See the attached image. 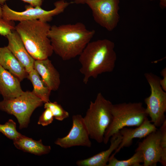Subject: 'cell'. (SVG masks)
I'll return each mask as SVG.
<instances>
[{
	"label": "cell",
	"instance_id": "obj_1",
	"mask_svg": "<svg viewBox=\"0 0 166 166\" xmlns=\"http://www.w3.org/2000/svg\"><path fill=\"white\" fill-rule=\"evenodd\" d=\"M95 33L82 23L51 26L48 34L53 52L63 60L68 61L81 54Z\"/></svg>",
	"mask_w": 166,
	"mask_h": 166
},
{
	"label": "cell",
	"instance_id": "obj_2",
	"mask_svg": "<svg viewBox=\"0 0 166 166\" xmlns=\"http://www.w3.org/2000/svg\"><path fill=\"white\" fill-rule=\"evenodd\" d=\"M79 56V71L85 84L91 78L113 71L117 58L114 43L106 39L90 41Z\"/></svg>",
	"mask_w": 166,
	"mask_h": 166
},
{
	"label": "cell",
	"instance_id": "obj_3",
	"mask_svg": "<svg viewBox=\"0 0 166 166\" xmlns=\"http://www.w3.org/2000/svg\"><path fill=\"white\" fill-rule=\"evenodd\" d=\"M51 26L38 20L19 22L15 30L27 50L35 60L48 58L53 52L48 34Z\"/></svg>",
	"mask_w": 166,
	"mask_h": 166
},
{
	"label": "cell",
	"instance_id": "obj_4",
	"mask_svg": "<svg viewBox=\"0 0 166 166\" xmlns=\"http://www.w3.org/2000/svg\"><path fill=\"white\" fill-rule=\"evenodd\" d=\"M112 121L106 130L103 142L107 144L110 138L124 127L138 126L148 116L140 102L122 103L113 104Z\"/></svg>",
	"mask_w": 166,
	"mask_h": 166
},
{
	"label": "cell",
	"instance_id": "obj_5",
	"mask_svg": "<svg viewBox=\"0 0 166 166\" xmlns=\"http://www.w3.org/2000/svg\"><path fill=\"white\" fill-rule=\"evenodd\" d=\"M112 105L101 93H98L94 101L90 102L83 117L90 137L98 143L103 142L105 132L112 121Z\"/></svg>",
	"mask_w": 166,
	"mask_h": 166
},
{
	"label": "cell",
	"instance_id": "obj_6",
	"mask_svg": "<svg viewBox=\"0 0 166 166\" xmlns=\"http://www.w3.org/2000/svg\"><path fill=\"white\" fill-rule=\"evenodd\" d=\"M43 103L32 91H24L17 97L0 101V110L14 115L18 120L19 128L22 129L27 127L33 113Z\"/></svg>",
	"mask_w": 166,
	"mask_h": 166
},
{
	"label": "cell",
	"instance_id": "obj_7",
	"mask_svg": "<svg viewBox=\"0 0 166 166\" xmlns=\"http://www.w3.org/2000/svg\"><path fill=\"white\" fill-rule=\"evenodd\" d=\"M144 76L151 90L149 96L144 100L146 110L151 122L156 127H160L166 120V92L161 87L158 76L150 73H145Z\"/></svg>",
	"mask_w": 166,
	"mask_h": 166
},
{
	"label": "cell",
	"instance_id": "obj_8",
	"mask_svg": "<svg viewBox=\"0 0 166 166\" xmlns=\"http://www.w3.org/2000/svg\"><path fill=\"white\" fill-rule=\"evenodd\" d=\"M70 4L64 0L58 1L54 3V8L50 10H45L41 6H26L25 10L21 12L14 10L5 4L2 6V18L8 21L38 20L47 22L51 21L53 16L63 12Z\"/></svg>",
	"mask_w": 166,
	"mask_h": 166
},
{
	"label": "cell",
	"instance_id": "obj_9",
	"mask_svg": "<svg viewBox=\"0 0 166 166\" xmlns=\"http://www.w3.org/2000/svg\"><path fill=\"white\" fill-rule=\"evenodd\" d=\"M120 0H87L85 4L91 9L95 21L109 31L119 21Z\"/></svg>",
	"mask_w": 166,
	"mask_h": 166
},
{
	"label": "cell",
	"instance_id": "obj_10",
	"mask_svg": "<svg viewBox=\"0 0 166 166\" xmlns=\"http://www.w3.org/2000/svg\"><path fill=\"white\" fill-rule=\"evenodd\" d=\"M72 126L68 134L65 136L58 138L55 142L56 144L66 148L75 146L90 148L91 142L88 130L81 115L73 116Z\"/></svg>",
	"mask_w": 166,
	"mask_h": 166
},
{
	"label": "cell",
	"instance_id": "obj_11",
	"mask_svg": "<svg viewBox=\"0 0 166 166\" xmlns=\"http://www.w3.org/2000/svg\"><path fill=\"white\" fill-rule=\"evenodd\" d=\"M140 142L136 150L140 151L143 157L144 166H156L160 162L161 151V134L159 129L152 132Z\"/></svg>",
	"mask_w": 166,
	"mask_h": 166
},
{
	"label": "cell",
	"instance_id": "obj_12",
	"mask_svg": "<svg viewBox=\"0 0 166 166\" xmlns=\"http://www.w3.org/2000/svg\"><path fill=\"white\" fill-rule=\"evenodd\" d=\"M6 37L8 41L7 47L28 73L34 69L35 60L27 50L19 34L15 30Z\"/></svg>",
	"mask_w": 166,
	"mask_h": 166
},
{
	"label": "cell",
	"instance_id": "obj_13",
	"mask_svg": "<svg viewBox=\"0 0 166 166\" xmlns=\"http://www.w3.org/2000/svg\"><path fill=\"white\" fill-rule=\"evenodd\" d=\"M157 129L156 127L151 122L147 117L140 125L136 128H128L126 127L123 128L119 131L122 136L121 141L113 154L115 156L124 147L130 146L132 144L134 139L145 137Z\"/></svg>",
	"mask_w": 166,
	"mask_h": 166
},
{
	"label": "cell",
	"instance_id": "obj_14",
	"mask_svg": "<svg viewBox=\"0 0 166 166\" xmlns=\"http://www.w3.org/2000/svg\"><path fill=\"white\" fill-rule=\"evenodd\" d=\"M34 69L51 91L58 89L61 84L60 75L48 58L35 60Z\"/></svg>",
	"mask_w": 166,
	"mask_h": 166
},
{
	"label": "cell",
	"instance_id": "obj_15",
	"mask_svg": "<svg viewBox=\"0 0 166 166\" xmlns=\"http://www.w3.org/2000/svg\"><path fill=\"white\" fill-rule=\"evenodd\" d=\"M20 81L17 77L0 65V94L3 99H13L24 93Z\"/></svg>",
	"mask_w": 166,
	"mask_h": 166
},
{
	"label": "cell",
	"instance_id": "obj_16",
	"mask_svg": "<svg viewBox=\"0 0 166 166\" xmlns=\"http://www.w3.org/2000/svg\"><path fill=\"white\" fill-rule=\"evenodd\" d=\"M110 138V145L108 149L88 158L78 160L76 164L78 166H106L111 154L119 146L122 136L118 132Z\"/></svg>",
	"mask_w": 166,
	"mask_h": 166
},
{
	"label": "cell",
	"instance_id": "obj_17",
	"mask_svg": "<svg viewBox=\"0 0 166 166\" xmlns=\"http://www.w3.org/2000/svg\"><path fill=\"white\" fill-rule=\"evenodd\" d=\"M0 65L20 81L27 78L28 73L25 69L7 46L0 47Z\"/></svg>",
	"mask_w": 166,
	"mask_h": 166
},
{
	"label": "cell",
	"instance_id": "obj_18",
	"mask_svg": "<svg viewBox=\"0 0 166 166\" xmlns=\"http://www.w3.org/2000/svg\"><path fill=\"white\" fill-rule=\"evenodd\" d=\"M13 141L15 146L17 148L37 155L47 154L51 150V147L43 144L41 139L36 140L22 135Z\"/></svg>",
	"mask_w": 166,
	"mask_h": 166
},
{
	"label": "cell",
	"instance_id": "obj_19",
	"mask_svg": "<svg viewBox=\"0 0 166 166\" xmlns=\"http://www.w3.org/2000/svg\"><path fill=\"white\" fill-rule=\"evenodd\" d=\"M27 78L32 83V92L41 99L43 103L49 101L51 90L44 82L37 72L34 69L28 73Z\"/></svg>",
	"mask_w": 166,
	"mask_h": 166
},
{
	"label": "cell",
	"instance_id": "obj_20",
	"mask_svg": "<svg viewBox=\"0 0 166 166\" xmlns=\"http://www.w3.org/2000/svg\"><path fill=\"white\" fill-rule=\"evenodd\" d=\"M134 154L126 160H119L115 156H110L106 166H141L140 163H143V157L141 151L136 149Z\"/></svg>",
	"mask_w": 166,
	"mask_h": 166
},
{
	"label": "cell",
	"instance_id": "obj_21",
	"mask_svg": "<svg viewBox=\"0 0 166 166\" xmlns=\"http://www.w3.org/2000/svg\"><path fill=\"white\" fill-rule=\"evenodd\" d=\"M0 132L8 138L15 140L22 136L16 129V123L10 119L4 124H0Z\"/></svg>",
	"mask_w": 166,
	"mask_h": 166
},
{
	"label": "cell",
	"instance_id": "obj_22",
	"mask_svg": "<svg viewBox=\"0 0 166 166\" xmlns=\"http://www.w3.org/2000/svg\"><path fill=\"white\" fill-rule=\"evenodd\" d=\"M44 107L45 109H49L52 113L54 118L57 120L62 121L69 117V113L56 102L49 101L45 103Z\"/></svg>",
	"mask_w": 166,
	"mask_h": 166
},
{
	"label": "cell",
	"instance_id": "obj_23",
	"mask_svg": "<svg viewBox=\"0 0 166 166\" xmlns=\"http://www.w3.org/2000/svg\"><path fill=\"white\" fill-rule=\"evenodd\" d=\"M159 129L160 131L161 137L160 146L161 151V156L160 163L164 166H166V120Z\"/></svg>",
	"mask_w": 166,
	"mask_h": 166
},
{
	"label": "cell",
	"instance_id": "obj_24",
	"mask_svg": "<svg viewBox=\"0 0 166 166\" xmlns=\"http://www.w3.org/2000/svg\"><path fill=\"white\" fill-rule=\"evenodd\" d=\"M45 110L40 117L38 124L43 126H47L53 122L54 117L50 110L48 108Z\"/></svg>",
	"mask_w": 166,
	"mask_h": 166
},
{
	"label": "cell",
	"instance_id": "obj_25",
	"mask_svg": "<svg viewBox=\"0 0 166 166\" xmlns=\"http://www.w3.org/2000/svg\"><path fill=\"white\" fill-rule=\"evenodd\" d=\"M11 22L5 20L2 18L0 19V35L6 37L15 30V26Z\"/></svg>",
	"mask_w": 166,
	"mask_h": 166
},
{
	"label": "cell",
	"instance_id": "obj_26",
	"mask_svg": "<svg viewBox=\"0 0 166 166\" xmlns=\"http://www.w3.org/2000/svg\"><path fill=\"white\" fill-rule=\"evenodd\" d=\"M8 0H0V4L3 5ZM24 2L29 3L30 5L33 6H41L42 3V0H21Z\"/></svg>",
	"mask_w": 166,
	"mask_h": 166
},
{
	"label": "cell",
	"instance_id": "obj_27",
	"mask_svg": "<svg viewBox=\"0 0 166 166\" xmlns=\"http://www.w3.org/2000/svg\"><path fill=\"white\" fill-rule=\"evenodd\" d=\"M161 74L163 78L160 79L159 82L161 87L166 92V68H164L161 71Z\"/></svg>",
	"mask_w": 166,
	"mask_h": 166
},
{
	"label": "cell",
	"instance_id": "obj_28",
	"mask_svg": "<svg viewBox=\"0 0 166 166\" xmlns=\"http://www.w3.org/2000/svg\"><path fill=\"white\" fill-rule=\"evenodd\" d=\"M160 6L162 9L165 8L166 7V0H159Z\"/></svg>",
	"mask_w": 166,
	"mask_h": 166
},
{
	"label": "cell",
	"instance_id": "obj_29",
	"mask_svg": "<svg viewBox=\"0 0 166 166\" xmlns=\"http://www.w3.org/2000/svg\"><path fill=\"white\" fill-rule=\"evenodd\" d=\"M77 4H85L87 0H71Z\"/></svg>",
	"mask_w": 166,
	"mask_h": 166
},
{
	"label": "cell",
	"instance_id": "obj_30",
	"mask_svg": "<svg viewBox=\"0 0 166 166\" xmlns=\"http://www.w3.org/2000/svg\"><path fill=\"white\" fill-rule=\"evenodd\" d=\"M0 4V19L2 18V6Z\"/></svg>",
	"mask_w": 166,
	"mask_h": 166
},
{
	"label": "cell",
	"instance_id": "obj_31",
	"mask_svg": "<svg viewBox=\"0 0 166 166\" xmlns=\"http://www.w3.org/2000/svg\"><path fill=\"white\" fill-rule=\"evenodd\" d=\"M151 0V1H152V0Z\"/></svg>",
	"mask_w": 166,
	"mask_h": 166
}]
</instances>
